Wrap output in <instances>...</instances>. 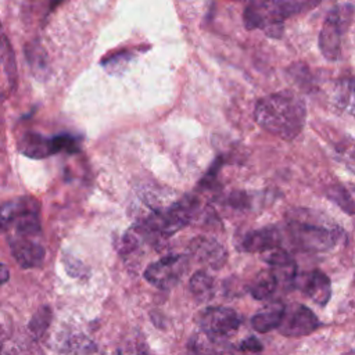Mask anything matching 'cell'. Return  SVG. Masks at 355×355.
<instances>
[{
  "instance_id": "cell-1",
  "label": "cell",
  "mask_w": 355,
  "mask_h": 355,
  "mask_svg": "<svg viewBox=\"0 0 355 355\" xmlns=\"http://www.w3.org/2000/svg\"><path fill=\"white\" fill-rule=\"evenodd\" d=\"M254 116L258 125L269 133L293 140L304 129L306 110L300 97L290 93H273L257 103Z\"/></svg>"
},
{
  "instance_id": "cell-2",
  "label": "cell",
  "mask_w": 355,
  "mask_h": 355,
  "mask_svg": "<svg viewBox=\"0 0 355 355\" xmlns=\"http://www.w3.org/2000/svg\"><path fill=\"white\" fill-rule=\"evenodd\" d=\"M197 211V198L187 196L169 207L154 208L140 225L157 237H166L187 226L196 216Z\"/></svg>"
},
{
  "instance_id": "cell-3",
  "label": "cell",
  "mask_w": 355,
  "mask_h": 355,
  "mask_svg": "<svg viewBox=\"0 0 355 355\" xmlns=\"http://www.w3.org/2000/svg\"><path fill=\"white\" fill-rule=\"evenodd\" d=\"M287 234L294 248L306 252L327 251L338 241L337 227L298 218L288 222Z\"/></svg>"
},
{
  "instance_id": "cell-4",
  "label": "cell",
  "mask_w": 355,
  "mask_h": 355,
  "mask_svg": "<svg viewBox=\"0 0 355 355\" xmlns=\"http://www.w3.org/2000/svg\"><path fill=\"white\" fill-rule=\"evenodd\" d=\"M286 14L277 0H250L243 12L247 29H261L270 37L283 35Z\"/></svg>"
},
{
  "instance_id": "cell-5",
  "label": "cell",
  "mask_w": 355,
  "mask_h": 355,
  "mask_svg": "<svg viewBox=\"0 0 355 355\" xmlns=\"http://www.w3.org/2000/svg\"><path fill=\"white\" fill-rule=\"evenodd\" d=\"M354 7L343 4L334 7L326 17L319 33V49L329 61L338 60L341 54V35L348 26Z\"/></svg>"
},
{
  "instance_id": "cell-6",
  "label": "cell",
  "mask_w": 355,
  "mask_h": 355,
  "mask_svg": "<svg viewBox=\"0 0 355 355\" xmlns=\"http://www.w3.org/2000/svg\"><path fill=\"white\" fill-rule=\"evenodd\" d=\"M196 319L201 331L219 343L232 336L241 324V318L237 312L226 306H208Z\"/></svg>"
},
{
  "instance_id": "cell-7",
  "label": "cell",
  "mask_w": 355,
  "mask_h": 355,
  "mask_svg": "<svg viewBox=\"0 0 355 355\" xmlns=\"http://www.w3.org/2000/svg\"><path fill=\"white\" fill-rule=\"evenodd\" d=\"M189 268V258L183 254L166 255L147 266L144 279L161 290L172 288L179 283Z\"/></svg>"
},
{
  "instance_id": "cell-8",
  "label": "cell",
  "mask_w": 355,
  "mask_h": 355,
  "mask_svg": "<svg viewBox=\"0 0 355 355\" xmlns=\"http://www.w3.org/2000/svg\"><path fill=\"white\" fill-rule=\"evenodd\" d=\"M21 151L31 158H44L58 153H76L79 141L71 135L46 137L39 133H29L21 141Z\"/></svg>"
},
{
  "instance_id": "cell-9",
  "label": "cell",
  "mask_w": 355,
  "mask_h": 355,
  "mask_svg": "<svg viewBox=\"0 0 355 355\" xmlns=\"http://www.w3.org/2000/svg\"><path fill=\"white\" fill-rule=\"evenodd\" d=\"M320 326L318 316L302 304H290L283 308L277 330L287 337H301L313 333Z\"/></svg>"
},
{
  "instance_id": "cell-10",
  "label": "cell",
  "mask_w": 355,
  "mask_h": 355,
  "mask_svg": "<svg viewBox=\"0 0 355 355\" xmlns=\"http://www.w3.org/2000/svg\"><path fill=\"white\" fill-rule=\"evenodd\" d=\"M40 236L10 234L8 243L12 257L22 268H37L44 261V247L39 241Z\"/></svg>"
},
{
  "instance_id": "cell-11",
  "label": "cell",
  "mask_w": 355,
  "mask_h": 355,
  "mask_svg": "<svg viewBox=\"0 0 355 355\" xmlns=\"http://www.w3.org/2000/svg\"><path fill=\"white\" fill-rule=\"evenodd\" d=\"M189 251L200 263L212 269L222 268L227 259L225 247L219 241L205 236L193 239L189 244Z\"/></svg>"
},
{
  "instance_id": "cell-12",
  "label": "cell",
  "mask_w": 355,
  "mask_h": 355,
  "mask_svg": "<svg viewBox=\"0 0 355 355\" xmlns=\"http://www.w3.org/2000/svg\"><path fill=\"white\" fill-rule=\"evenodd\" d=\"M294 286L300 287L305 295L319 305H326L331 297V284L327 275L315 269L301 276L295 275Z\"/></svg>"
},
{
  "instance_id": "cell-13",
  "label": "cell",
  "mask_w": 355,
  "mask_h": 355,
  "mask_svg": "<svg viewBox=\"0 0 355 355\" xmlns=\"http://www.w3.org/2000/svg\"><path fill=\"white\" fill-rule=\"evenodd\" d=\"M282 244V232L276 226H266L257 229L244 236L240 241L239 248L247 252H265L268 250L280 247Z\"/></svg>"
},
{
  "instance_id": "cell-14",
  "label": "cell",
  "mask_w": 355,
  "mask_h": 355,
  "mask_svg": "<svg viewBox=\"0 0 355 355\" xmlns=\"http://www.w3.org/2000/svg\"><path fill=\"white\" fill-rule=\"evenodd\" d=\"M37 207L39 202L32 197H19L0 204V232H7L19 216Z\"/></svg>"
},
{
  "instance_id": "cell-15",
  "label": "cell",
  "mask_w": 355,
  "mask_h": 355,
  "mask_svg": "<svg viewBox=\"0 0 355 355\" xmlns=\"http://www.w3.org/2000/svg\"><path fill=\"white\" fill-rule=\"evenodd\" d=\"M327 197L345 214L355 215V184H337L327 190Z\"/></svg>"
},
{
  "instance_id": "cell-16",
  "label": "cell",
  "mask_w": 355,
  "mask_h": 355,
  "mask_svg": "<svg viewBox=\"0 0 355 355\" xmlns=\"http://www.w3.org/2000/svg\"><path fill=\"white\" fill-rule=\"evenodd\" d=\"M279 286V280L273 270L261 272L250 286V293L255 300H268L276 291Z\"/></svg>"
},
{
  "instance_id": "cell-17",
  "label": "cell",
  "mask_w": 355,
  "mask_h": 355,
  "mask_svg": "<svg viewBox=\"0 0 355 355\" xmlns=\"http://www.w3.org/2000/svg\"><path fill=\"white\" fill-rule=\"evenodd\" d=\"M282 305H272L268 309H263L262 312H258L251 318V326L258 333H268L272 329H277L282 313H283Z\"/></svg>"
},
{
  "instance_id": "cell-18",
  "label": "cell",
  "mask_w": 355,
  "mask_h": 355,
  "mask_svg": "<svg viewBox=\"0 0 355 355\" xmlns=\"http://www.w3.org/2000/svg\"><path fill=\"white\" fill-rule=\"evenodd\" d=\"M190 291L198 301H208L214 295V279L204 270L196 272L190 279Z\"/></svg>"
},
{
  "instance_id": "cell-19",
  "label": "cell",
  "mask_w": 355,
  "mask_h": 355,
  "mask_svg": "<svg viewBox=\"0 0 355 355\" xmlns=\"http://www.w3.org/2000/svg\"><path fill=\"white\" fill-rule=\"evenodd\" d=\"M336 100L340 108L355 116V78L344 79L338 83Z\"/></svg>"
},
{
  "instance_id": "cell-20",
  "label": "cell",
  "mask_w": 355,
  "mask_h": 355,
  "mask_svg": "<svg viewBox=\"0 0 355 355\" xmlns=\"http://www.w3.org/2000/svg\"><path fill=\"white\" fill-rule=\"evenodd\" d=\"M322 0H277L280 7L283 8L286 17H291L295 14L306 12L319 6Z\"/></svg>"
},
{
  "instance_id": "cell-21",
  "label": "cell",
  "mask_w": 355,
  "mask_h": 355,
  "mask_svg": "<svg viewBox=\"0 0 355 355\" xmlns=\"http://www.w3.org/2000/svg\"><path fill=\"white\" fill-rule=\"evenodd\" d=\"M266 255H262L263 261L269 263L272 268H288V266H295L294 258L286 251L279 247L272 248L265 251Z\"/></svg>"
},
{
  "instance_id": "cell-22",
  "label": "cell",
  "mask_w": 355,
  "mask_h": 355,
  "mask_svg": "<svg viewBox=\"0 0 355 355\" xmlns=\"http://www.w3.org/2000/svg\"><path fill=\"white\" fill-rule=\"evenodd\" d=\"M26 58L33 72L44 73L47 68V58H46L44 50L39 44L32 43L26 47Z\"/></svg>"
},
{
  "instance_id": "cell-23",
  "label": "cell",
  "mask_w": 355,
  "mask_h": 355,
  "mask_svg": "<svg viewBox=\"0 0 355 355\" xmlns=\"http://www.w3.org/2000/svg\"><path fill=\"white\" fill-rule=\"evenodd\" d=\"M50 320H51V311L49 306H42L35 315L33 318L31 319V323H29V330L36 336H42L46 329L49 327L50 324Z\"/></svg>"
},
{
  "instance_id": "cell-24",
  "label": "cell",
  "mask_w": 355,
  "mask_h": 355,
  "mask_svg": "<svg viewBox=\"0 0 355 355\" xmlns=\"http://www.w3.org/2000/svg\"><path fill=\"white\" fill-rule=\"evenodd\" d=\"M288 72L290 75L293 76V79L301 85L302 87H309V83L312 82V76L309 73V69L306 65L298 62V64H293L290 68H288Z\"/></svg>"
},
{
  "instance_id": "cell-25",
  "label": "cell",
  "mask_w": 355,
  "mask_h": 355,
  "mask_svg": "<svg viewBox=\"0 0 355 355\" xmlns=\"http://www.w3.org/2000/svg\"><path fill=\"white\" fill-rule=\"evenodd\" d=\"M239 349L243 352H261L263 349V347H262L261 341H258V338L248 337L240 343Z\"/></svg>"
},
{
  "instance_id": "cell-26",
  "label": "cell",
  "mask_w": 355,
  "mask_h": 355,
  "mask_svg": "<svg viewBox=\"0 0 355 355\" xmlns=\"http://www.w3.org/2000/svg\"><path fill=\"white\" fill-rule=\"evenodd\" d=\"M10 279V270L8 268L0 262V286H3L4 283H7Z\"/></svg>"
},
{
  "instance_id": "cell-27",
  "label": "cell",
  "mask_w": 355,
  "mask_h": 355,
  "mask_svg": "<svg viewBox=\"0 0 355 355\" xmlns=\"http://www.w3.org/2000/svg\"><path fill=\"white\" fill-rule=\"evenodd\" d=\"M64 0H50V8L54 10L55 7H58Z\"/></svg>"
}]
</instances>
